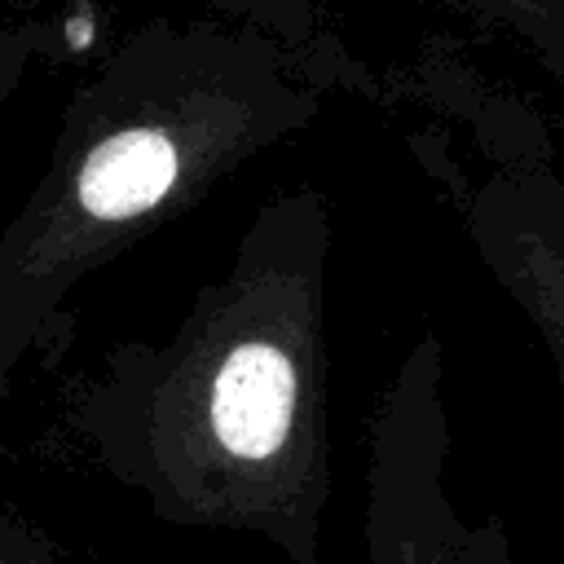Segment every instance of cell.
I'll return each mask as SVG.
<instances>
[{
	"mask_svg": "<svg viewBox=\"0 0 564 564\" xmlns=\"http://www.w3.org/2000/svg\"><path fill=\"white\" fill-rule=\"evenodd\" d=\"M322 189L273 194L167 344L106 357L79 401L97 463L176 529L251 533L317 564L330 507Z\"/></svg>",
	"mask_w": 564,
	"mask_h": 564,
	"instance_id": "obj_1",
	"label": "cell"
},
{
	"mask_svg": "<svg viewBox=\"0 0 564 564\" xmlns=\"http://www.w3.org/2000/svg\"><path fill=\"white\" fill-rule=\"evenodd\" d=\"M335 93H379L348 40L295 44L207 4L123 31L70 88L44 172L0 225V388L88 273L304 132Z\"/></svg>",
	"mask_w": 564,
	"mask_h": 564,
	"instance_id": "obj_2",
	"label": "cell"
},
{
	"mask_svg": "<svg viewBox=\"0 0 564 564\" xmlns=\"http://www.w3.org/2000/svg\"><path fill=\"white\" fill-rule=\"evenodd\" d=\"M441 335L423 330L370 419L366 564H516L498 516L467 520L449 494Z\"/></svg>",
	"mask_w": 564,
	"mask_h": 564,
	"instance_id": "obj_3",
	"label": "cell"
},
{
	"mask_svg": "<svg viewBox=\"0 0 564 564\" xmlns=\"http://www.w3.org/2000/svg\"><path fill=\"white\" fill-rule=\"evenodd\" d=\"M480 31L524 44L551 79L564 75V0H441Z\"/></svg>",
	"mask_w": 564,
	"mask_h": 564,
	"instance_id": "obj_4",
	"label": "cell"
},
{
	"mask_svg": "<svg viewBox=\"0 0 564 564\" xmlns=\"http://www.w3.org/2000/svg\"><path fill=\"white\" fill-rule=\"evenodd\" d=\"M66 40H75V18H44L0 0V110L18 93V84Z\"/></svg>",
	"mask_w": 564,
	"mask_h": 564,
	"instance_id": "obj_5",
	"label": "cell"
},
{
	"mask_svg": "<svg viewBox=\"0 0 564 564\" xmlns=\"http://www.w3.org/2000/svg\"><path fill=\"white\" fill-rule=\"evenodd\" d=\"M194 4L260 22L295 44H344V35L330 26L322 0H194Z\"/></svg>",
	"mask_w": 564,
	"mask_h": 564,
	"instance_id": "obj_6",
	"label": "cell"
},
{
	"mask_svg": "<svg viewBox=\"0 0 564 564\" xmlns=\"http://www.w3.org/2000/svg\"><path fill=\"white\" fill-rule=\"evenodd\" d=\"M0 564H48V560H18V555H4L0 551Z\"/></svg>",
	"mask_w": 564,
	"mask_h": 564,
	"instance_id": "obj_7",
	"label": "cell"
}]
</instances>
